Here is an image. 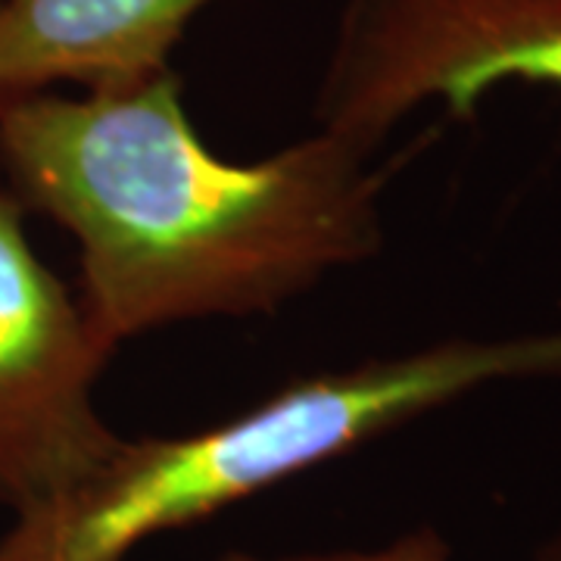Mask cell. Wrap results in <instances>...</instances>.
I'll return each instance as SVG.
<instances>
[{
  "label": "cell",
  "instance_id": "obj_1",
  "mask_svg": "<svg viewBox=\"0 0 561 561\" xmlns=\"http://www.w3.org/2000/svg\"><path fill=\"white\" fill-rule=\"evenodd\" d=\"M319 128L256 162L216 157L172 69L0 103V165L25 209L79 247V302L110 350L153 328L268 316L383 243L409 150Z\"/></svg>",
  "mask_w": 561,
  "mask_h": 561
},
{
  "label": "cell",
  "instance_id": "obj_2",
  "mask_svg": "<svg viewBox=\"0 0 561 561\" xmlns=\"http://www.w3.org/2000/svg\"><path fill=\"white\" fill-rule=\"evenodd\" d=\"M534 378H561V328L443 341L287 383L194 434L122 437L69 496L16 515L0 561H125L140 542L206 522L446 402Z\"/></svg>",
  "mask_w": 561,
  "mask_h": 561
},
{
  "label": "cell",
  "instance_id": "obj_3",
  "mask_svg": "<svg viewBox=\"0 0 561 561\" xmlns=\"http://www.w3.org/2000/svg\"><path fill=\"white\" fill-rule=\"evenodd\" d=\"M512 81L561 91V0H343L316 122L381 147L424 103L471 119Z\"/></svg>",
  "mask_w": 561,
  "mask_h": 561
},
{
  "label": "cell",
  "instance_id": "obj_4",
  "mask_svg": "<svg viewBox=\"0 0 561 561\" xmlns=\"http://www.w3.org/2000/svg\"><path fill=\"white\" fill-rule=\"evenodd\" d=\"M113 353L0 184V502L16 515L69 496L119 446L94 402Z\"/></svg>",
  "mask_w": 561,
  "mask_h": 561
},
{
  "label": "cell",
  "instance_id": "obj_5",
  "mask_svg": "<svg viewBox=\"0 0 561 561\" xmlns=\"http://www.w3.org/2000/svg\"><path fill=\"white\" fill-rule=\"evenodd\" d=\"M213 0H0V103L76 84L119 88L169 69Z\"/></svg>",
  "mask_w": 561,
  "mask_h": 561
},
{
  "label": "cell",
  "instance_id": "obj_6",
  "mask_svg": "<svg viewBox=\"0 0 561 561\" xmlns=\"http://www.w3.org/2000/svg\"><path fill=\"white\" fill-rule=\"evenodd\" d=\"M216 561H449V546L437 530L421 527L402 534L378 549H341V552H302V556H256V552H225Z\"/></svg>",
  "mask_w": 561,
  "mask_h": 561
},
{
  "label": "cell",
  "instance_id": "obj_7",
  "mask_svg": "<svg viewBox=\"0 0 561 561\" xmlns=\"http://www.w3.org/2000/svg\"><path fill=\"white\" fill-rule=\"evenodd\" d=\"M540 561H561V537H556V540H552L549 546H546V549H542Z\"/></svg>",
  "mask_w": 561,
  "mask_h": 561
}]
</instances>
